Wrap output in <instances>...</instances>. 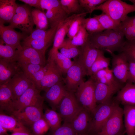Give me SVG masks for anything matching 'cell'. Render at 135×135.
<instances>
[{
	"label": "cell",
	"mask_w": 135,
	"mask_h": 135,
	"mask_svg": "<svg viewBox=\"0 0 135 135\" xmlns=\"http://www.w3.org/2000/svg\"><path fill=\"white\" fill-rule=\"evenodd\" d=\"M124 37L120 29L106 30L89 34L88 41L97 49L110 53L119 52L126 40Z\"/></svg>",
	"instance_id": "1"
},
{
	"label": "cell",
	"mask_w": 135,
	"mask_h": 135,
	"mask_svg": "<svg viewBox=\"0 0 135 135\" xmlns=\"http://www.w3.org/2000/svg\"><path fill=\"white\" fill-rule=\"evenodd\" d=\"M95 10L102 11L116 22L120 23L128 14L135 12V5L120 0H108L96 7Z\"/></svg>",
	"instance_id": "2"
},
{
	"label": "cell",
	"mask_w": 135,
	"mask_h": 135,
	"mask_svg": "<svg viewBox=\"0 0 135 135\" xmlns=\"http://www.w3.org/2000/svg\"><path fill=\"white\" fill-rule=\"evenodd\" d=\"M74 94L80 106L92 114L97 104L94 94V82L91 78L80 85Z\"/></svg>",
	"instance_id": "3"
},
{
	"label": "cell",
	"mask_w": 135,
	"mask_h": 135,
	"mask_svg": "<svg viewBox=\"0 0 135 135\" xmlns=\"http://www.w3.org/2000/svg\"><path fill=\"white\" fill-rule=\"evenodd\" d=\"M32 11L26 5H18L16 13L8 26L13 29L18 28L23 33L30 34L34 25Z\"/></svg>",
	"instance_id": "4"
},
{
	"label": "cell",
	"mask_w": 135,
	"mask_h": 135,
	"mask_svg": "<svg viewBox=\"0 0 135 135\" xmlns=\"http://www.w3.org/2000/svg\"><path fill=\"white\" fill-rule=\"evenodd\" d=\"M119 104L114 98L97 105L92 114L90 132H93L96 134L99 132Z\"/></svg>",
	"instance_id": "5"
},
{
	"label": "cell",
	"mask_w": 135,
	"mask_h": 135,
	"mask_svg": "<svg viewBox=\"0 0 135 135\" xmlns=\"http://www.w3.org/2000/svg\"><path fill=\"white\" fill-rule=\"evenodd\" d=\"M40 92L33 83L24 93L14 101L13 112L20 111L30 106H43L44 99L40 95Z\"/></svg>",
	"instance_id": "6"
},
{
	"label": "cell",
	"mask_w": 135,
	"mask_h": 135,
	"mask_svg": "<svg viewBox=\"0 0 135 135\" xmlns=\"http://www.w3.org/2000/svg\"><path fill=\"white\" fill-rule=\"evenodd\" d=\"M82 108L74 93L68 91L57 108L64 122L70 123Z\"/></svg>",
	"instance_id": "7"
},
{
	"label": "cell",
	"mask_w": 135,
	"mask_h": 135,
	"mask_svg": "<svg viewBox=\"0 0 135 135\" xmlns=\"http://www.w3.org/2000/svg\"><path fill=\"white\" fill-rule=\"evenodd\" d=\"M123 116V109L119 105L115 108L101 130L96 135H117L125 131Z\"/></svg>",
	"instance_id": "8"
},
{
	"label": "cell",
	"mask_w": 135,
	"mask_h": 135,
	"mask_svg": "<svg viewBox=\"0 0 135 135\" xmlns=\"http://www.w3.org/2000/svg\"><path fill=\"white\" fill-rule=\"evenodd\" d=\"M66 74V77L63 79L66 88L68 91L74 93L84 81V77L87 75L86 72L82 65L78 60L74 62Z\"/></svg>",
	"instance_id": "9"
},
{
	"label": "cell",
	"mask_w": 135,
	"mask_h": 135,
	"mask_svg": "<svg viewBox=\"0 0 135 135\" xmlns=\"http://www.w3.org/2000/svg\"><path fill=\"white\" fill-rule=\"evenodd\" d=\"M22 46V49L18 50L16 58L19 64H32L46 66L45 54L30 46Z\"/></svg>",
	"instance_id": "10"
},
{
	"label": "cell",
	"mask_w": 135,
	"mask_h": 135,
	"mask_svg": "<svg viewBox=\"0 0 135 135\" xmlns=\"http://www.w3.org/2000/svg\"><path fill=\"white\" fill-rule=\"evenodd\" d=\"M112 56V70L116 79L124 84L127 82L128 70V61L123 52L116 54L113 52L110 53Z\"/></svg>",
	"instance_id": "11"
},
{
	"label": "cell",
	"mask_w": 135,
	"mask_h": 135,
	"mask_svg": "<svg viewBox=\"0 0 135 135\" xmlns=\"http://www.w3.org/2000/svg\"><path fill=\"white\" fill-rule=\"evenodd\" d=\"M81 13L73 14L60 23L54 37L52 48L49 53L48 59L53 60L56 52L63 43L72 23Z\"/></svg>",
	"instance_id": "12"
},
{
	"label": "cell",
	"mask_w": 135,
	"mask_h": 135,
	"mask_svg": "<svg viewBox=\"0 0 135 135\" xmlns=\"http://www.w3.org/2000/svg\"><path fill=\"white\" fill-rule=\"evenodd\" d=\"M92 119V113L82 108L70 123L78 135H84L90 132Z\"/></svg>",
	"instance_id": "13"
},
{
	"label": "cell",
	"mask_w": 135,
	"mask_h": 135,
	"mask_svg": "<svg viewBox=\"0 0 135 135\" xmlns=\"http://www.w3.org/2000/svg\"><path fill=\"white\" fill-rule=\"evenodd\" d=\"M7 82L12 90L14 101L17 100L33 84L22 70L16 74Z\"/></svg>",
	"instance_id": "14"
},
{
	"label": "cell",
	"mask_w": 135,
	"mask_h": 135,
	"mask_svg": "<svg viewBox=\"0 0 135 135\" xmlns=\"http://www.w3.org/2000/svg\"><path fill=\"white\" fill-rule=\"evenodd\" d=\"M44 114L43 106H32L14 111L11 114L24 126L31 127L34 122L43 117Z\"/></svg>",
	"instance_id": "15"
},
{
	"label": "cell",
	"mask_w": 135,
	"mask_h": 135,
	"mask_svg": "<svg viewBox=\"0 0 135 135\" xmlns=\"http://www.w3.org/2000/svg\"><path fill=\"white\" fill-rule=\"evenodd\" d=\"M46 74L41 81L39 90L46 91L50 88L63 80L62 74L59 70L54 60L48 59L46 65Z\"/></svg>",
	"instance_id": "16"
},
{
	"label": "cell",
	"mask_w": 135,
	"mask_h": 135,
	"mask_svg": "<svg viewBox=\"0 0 135 135\" xmlns=\"http://www.w3.org/2000/svg\"><path fill=\"white\" fill-rule=\"evenodd\" d=\"M26 34L19 32L4 24H0V39L4 43L17 50L22 49V46L20 44V41L26 37Z\"/></svg>",
	"instance_id": "17"
},
{
	"label": "cell",
	"mask_w": 135,
	"mask_h": 135,
	"mask_svg": "<svg viewBox=\"0 0 135 135\" xmlns=\"http://www.w3.org/2000/svg\"><path fill=\"white\" fill-rule=\"evenodd\" d=\"M78 60L84 68L87 74L101 51L96 48L88 41L81 47Z\"/></svg>",
	"instance_id": "18"
},
{
	"label": "cell",
	"mask_w": 135,
	"mask_h": 135,
	"mask_svg": "<svg viewBox=\"0 0 135 135\" xmlns=\"http://www.w3.org/2000/svg\"><path fill=\"white\" fill-rule=\"evenodd\" d=\"M68 91L62 81L60 82L50 88L45 92L44 97L51 106L53 109L57 108Z\"/></svg>",
	"instance_id": "19"
},
{
	"label": "cell",
	"mask_w": 135,
	"mask_h": 135,
	"mask_svg": "<svg viewBox=\"0 0 135 135\" xmlns=\"http://www.w3.org/2000/svg\"><path fill=\"white\" fill-rule=\"evenodd\" d=\"M22 70L16 61L0 59V85L7 82Z\"/></svg>",
	"instance_id": "20"
},
{
	"label": "cell",
	"mask_w": 135,
	"mask_h": 135,
	"mask_svg": "<svg viewBox=\"0 0 135 135\" xmlns=\"http://www.w3.org/2000/svg\"><path fill=\"white\" fill-rule=\"evenodd\" d=\"M94 86L95 98L97 105L112 100L113 95L120 89L97 82H94Z\"/></svg>",
	"instance_id": "21"
},
{
	"label": "cell",
	"mask_w": 135,
	"mask_h": 135,
	"mask_svg": "<svg viewBox=\"0 0 135 135\" xmlns=\"http://www.w3.org/2000/svg\"><path fill=\"white\" fill-rule=\"evenodd\" d=\"M114 99L124 106H135V84L126 82Z\"/></svg>",
	"instance_id": "22"
},
{
	"label": "cell",
	"mask_w": 135,
	"mask_h": 135,
	"mask_svg": "<svg viewBox=\"0 0 135 135\" xmlns=\"http://www.w3.org/2000/svg\"><path fill=\"white\" fill-rule=\"evenodd\" d=\"M95 82H100L108 86L121 89L124 84L115 78L111 69L109 67L100 70L90 76Z\"/></svg>",
	"instance_id": "23"
},
{
	"label": "cell",
	"mask_w": 135,
	"mask_h": 135,
	"mask_svg": "<svg viewBox=\"0 0 135 135\" xmlns=\"http://www.w3.org/2000/svg\"><path fill=\"white\" fill-rule=\"evenodd\" d=\"M18 6L15 0H0V24L10 22Z\"/></svg>",
	"instance_id": "24"
},
{
	"label": "cell",
	"mask_w": 135,
	"mask_h": 135,
	"mask_svg": "<svg viewBox=\"0 0 135 135\" xmlns=\"http://www.w3.org/2000/svg\"><path fill=\"white\" fill-rule=\"evenodd\" d=\"M14 101L12 92L8 82L0 85V110L12 114L14 112Z\"/></svg>",
	"instance_id": "25"
},
{
	"label": "cell",
	"mask_w": 135,
	"mask_h": 135,
	"mask_svg": "<svg viewBox=\"0 0 135 135\" xmlns=\"http://www.w3.org/2000/svg\"><path fill=\"white\" fill-rule=\"evenodd\" d=\"M59 24L56 26L52 32L45 38L40 40H32L22 46L30 47L45 54L47 49L53 42Z\"/></svg>",
	"instance_id": "26"
},
{
	"label": "cell",
	"mask_w": 135,
	"mask_h": 135,
	"mask_svg": "<svg viewBox=\"0 0 135 135\" xmlns=\"http://www.w3.org/2000/svg\"><path fill=\"white\" fill-rule=\"evenodd\" d=\"M124 126L127 135H134L135 132V106H124Z\"/></svg>",
	"instance_id": "27"
},
{
	"label": "cell",
	"mask_w": 135,
	"mask_h": 135,
	"mask_svg": "<svg viewBox=\"0 0 135 135\" xmlns=\"http://www.w3.org/2000/svg\"><path fill=\"white\" fill-rule=\"evenodd\" d=\"M0 125L13 132L28 130L14 116L2 113L0 114Z\"/></svg>",
	"instance_id": "28"
},
{
	"label": "cell",
	"mask_w": 135,
	"mask_h": 135,
	"mask_svg": "<svg viewBox=\"0 0 135 135\" xmlns=\"http://www.w3.org/2000/svg\"><path fill=\"white\" fill-rule=\"evenodd\" d=\"M119 29L127 40H135V16H128L120 23Z\"/></svg>",
	"instance_id": "29"
},
{
	"label": "cell",
	"mask_w": 135,
	"mask_h": 135,
	"mask_svg": "<svg viewBox=\"0 0 135 135\" xmlns=\"http://www.w3.org/2000/svg\"><path fill=\"white\" fill-rule=\"evenodd\" d=\"M43 118L53 131L61 125L62 118L59 113L54 110L46 108L44 114Z\"/></svg>",
	"instance_id": "30"
},
{
	"label": "cell",
	"mask_w": 135,
	"mask_h": 135,
	"mask_svg": "<svg viewBox=\"0 0 135 135\" xmlns=\"http://www.w3.org/2000/svg\"><path fill=\"white\" fill-rule=\"evenodd\" d=\"M110 62V58L106 57L104 55V51L101 50L87 75L91 76L98 71L109 67Z\"/></svg>",
	"instance_id": "31"
},
{
	"label": "cell",
	"mask_w": 135,
	"mask_h": 135,
	"mask_svg": "<svg viewBox=\"0 0 135 135\" xmlns=\"http://www.w3.org/2000/svg\"><path fill=\"white\" fill-rule=\"evenodd\" d=\"M33 21L36 29L46 30L49 26L46 13L42 11L35 8L32 10Z\"/></svg>",
	"instance_id": "32"
},
{
	"label": "cell",
	"mask_w": 135,
	"mask_h": 135,
	"mask_svg": "<svg viewBox=\"0 0 135 135\" xmlns=\"http://www.w3.org/2000/svg\"><path fill=\"white\" fill-rule=\"evenodd\" d=\"M70 40L69 38L65 39L58 49L60 53L70 59L79 56L80 52V49L72 45Z\"/></svg>",
	"instance_id": "33"
},
{
	"label": "cell",
	"mask_w": 135,
	"mask_h": 135,
	"mask_svg": "<svg viewBox=\"0 0 135 135\" xmlns=\"http://www.w3.org/2000/svg\"><path fill=\"white\" fill-rule=\"evenodd\" d=\"M53 60L59 70L62 74L66 73L68 70L74 62L58 51L56 52Z\"/></svg>",
	"instance_id": "34"
},
{
	"label": "cell",
	"mask_w": 135,
	"mask_h": 135,
	"mask_svg": "<svg viewBox=\"0 0 135 135\" xmlns=\"http://www.w3.org/2000/svg\"><path fill=\"white\" fill-rule=\"evenodd\" d=\"M94 16L98 20L104 30L119 29L120 23L116 22L105 13L102 12L100 15H94Z\"/></svg>",
	"instance_id": "35"
},
{
	"label": "cell",
	"mask_w": 135,
	"mask_h": 135,
	"mask_svg": "<svg viewBox=\"0 0 135 135\" xmlns=\"http://www.w3.org/2000/svg\"><path fill=\"white\" fill-rule=\"evenodd\" d=\"M40 4L43 12L45 10H50L66 17H68L63 9L60 0H40Z\"/></svg>",
	"instance_id": "36"
},
{
	"label": "cell",
	"mask_w": 135,
	"mask_h": 135,
	"mask_svg": "<svg viewBox=\"0 0 135 135\" xmlns=\"http://www.w3.org/2000/svg\"><path fill=\"white\" fill-rule=\"evenodd\" d=\"M17 53V50L0 39V59L16 61Z\"/></svg>",
	"instance_id": "37"
},
{
	"label": "cell",
	"mask_w": 135,
	"mask_h": 135,
	"mask_svg": "<svg viewBox=\"0 0 135 135\" xmlns=\"http://www.w3.org/2000/svg\"><path fill=\"white\" fill-rule=\"evenodd\" d=\"M82 25L89 34L104 30L98 20L94 16L92 18H84L83 21Z\"/></svg>",
	"instance_id": "38"
},
{
	"label": "cell",
	"mask_w": 135,
	"mask_h": 135,
	"mask_svg": "<svg viewBox=\"0 0 135 135\" xmlns=\"http://www.w3.org/2000/svg\"><path fill=\"white\" fill-rule=\"evenodd\" d=\"M60 0L63 9L68 15L72 14H78L82 12H81L82 8L80 5L79 0Z\"/></svg>",
	"instance_id": "39"
},
{
	"label": "cell",
	"mask_w": 135,
	"mask_h": 135,
	"mask_svg": "<svg viewBox=\"0 0 135 135\" xmlns=\"http://www.w3.org/2000/svg\"><path fill=\"white\" fill-rule=\"evenodd\" d=\"M89 35V34L82 25L76 34L71 39V44L75 46H82L88 41Z\"/></svg>",
	"instance_id": "40"
},
{
	"label": "cell",
	"mask_w": 135,
	"mask_h": 135,
	"mask_svg": "<svg viewBox=\"0 0 135 135\" xmlns=\"http://www.w3.org/2000/svg\"><path fill=\"white\" fill-rule=\"evenodd\" d=\"M88 13L84 12L76 17L71 24L67 34L68 38L72 39L76 34L82 25L84 19Z\"/></svg>",
	"instance_id": "41"
},
{
	"label": "cell",
	"mask_w": 135,
	"mask_h": 135,
	"mask_svg": "<svg viewBox=\"0 0 135 135\" xmlns=\"http://www.w3.org/2000/svg\"><path fill=\"white\" fill-rule=\"evenodd\" d=\"M55 26L46 30L36 29L33 30L29 36L24 40L23 45L32 40H40L45 38L52 32Z\"/></svg>",
	"instance_id": "42"
},
{
	"label": "cell",
	"mask_w": 135,
	"mask_h": 135,
	"mask_svg": "<svg viewBox=\"0 0 135 135\" xmlns=\"http://www.w3.org/2000/svg\"><path fill=\"white\" fill-rule=\"evenodd\" d=\"M119 52H123L128 60L135 62V40H126Z\"/></svg>",
	"instance_id": "43"
},
{
	"label": "cell",
	"mask_w": 135,
	"mask_h": 135,
	"mask_svg": "<svg viewBox=\"0 0 135 135\" xmlns=\"http://www.w3.org/2000/svg\"><path fill=\"white\" fill-rule=\"evenodd\" d=\"M31 127L33 134L35 135H43L50 128L48 124L43 117L34 122Z\"/></svg>",
	"instance_id": "44"
},
{
	"label": "cell",
	"mask_w": 135,
	"mask_h": 135,
	"mask_svg": "<svg viewBox=\"0 0 135 135\" xmlns=\"http://www.w3.org/2000/svg\"><path fill=\"white\" fill-rule=\"evenodd\" d=\"M106 0H79V2L82 8L88 13L91 14L94 10L96 6L106 1Z\"/></svg>",
	"instance_id": "45"
},
{
	"label": "cell",
	"mask_w": 135,
	"mask_h": 135,
	"mask_svg": "<svg viewBox=\"0 0 135 135\" xmlns=\"http://www.w3.org/2000/svg\"><path fill=\"white\" fill-rule=\"evenodd\" d=\"M19 65L23 71L30 78L45 66L32 64H22Z\"/></svg>",
	"instance_id": "46"
},
{
	"label": "cell",
	"mask_w": 135,
	"mask_h": 135,
	"mask_svg": "<svg viewBox=\"0 0 135 135\" xmlns=\"http://www.w3.org/2000/svg\"><path fill=\"white\" fill-rule=\"evenodd\" d=\"M51 135H78L70 123L64 122Z\"/></svg>",
	"instance_id": "47"
},
{
	"label": "cell",
	"mask_w": 135,
	"mask_h": 135,
	"mask_svg": "<svg viewBox=\"0 0 135 135\" xmlns=\"http://www.w3.org/2000/svg\"><path fill=\"white\" fill-rule=\"evenodd\" d=\"M46 69L45 66L30 78L32 82L38 90L40 82L46 74Z\"/></svg>",
	"instance_id": "48"
},
{
	"label": "cell",
	"mask_w": 135,
	"mask_h": 135,
	"mask_svg": "<svg viewBox=\"0 0 135 135\" xmlns=\"http://www.w3.org/2000/svg\"><path fill=\"white\" fill-rule=\"evenodd\" d=\"M128 61V70L127 82L135 84V62L130 60Z\"/></svg>",
	"instance_id": "49"
},
{
	"label": "cell",
	"mask_w": 135,
	"mask_h": 135,
	"mask_svg": "<svg viewBox=\"0 0 135 135\" xmlns=\"http://www.w3.org/2000/svg\"><path fill=\"white\" fill-rule=\"evenodd\" d=\"M19 1L42 11L40 6V0H19Z\"/></svg>",
	"instance_id": "50"
},
{
	"label": "cell",
	"mask_w": 135,
	"mask_h": 135,
	"mask_svg": "<svg viewBox=\"0 0 135 135\" xmlns=\"http://www.w3.org/2000/svg\"><path fill=\"white\" fill-rule=\"evenodd\" d=\"M9 135H35L31 133L28 130H21L12 132Z\"/></svg>",
	"instance_id": "51"
},
{
	"label": "cell",
	"mask_w": 135,
	"mask_h": 135,
	"mask_svg": "<svg viewBox=\"0 0 135 135\" xmlns=\"http://www.w3.org/2000/svg\"><path fill=\"white\" fill-rule=\"evenodd\" d=\"M8 130L0 125V135H6L8 134Z\"/></svg>",
	"instance_id": "52"
},
{
	"label": "cell",
	"mask_w": 135,
	"mask_h": 135,
	"mask_svg": "<svg viewBox=\"0 0 135 135\" xmlns=\"http://www.w3.org/2000/svg\"><path fill=\"white\" fill-rule=\"evenodd\" d=\"M125 133V131H124L120 133L117 135H124V134Z\"/></svg>",
	"instance_id": "53"
},
{
	"label": "cell",
	"mask_w": 135,
	"mask_h": 135,
	"mask_svg": "<svg viewBox=\"0 0 135 135\" xmlns=\"http://www.w3.org/2000/svg\"><path fill=\"white\" fill-rule=\"evenodd\" d=\"M129 1L133 4L135 5V0H129Z\"/></svg>",
	"instance_id": "54"
},
{
	"label": "cell",
	"mask_w": 135,
	"mask_h": 135,
	"mask_svg": "<svg viewBox=\"0 0 135 135\" xmlns=\"http://www.w3.org/2000/svg\"><path fill=\"white\" fill-rule=\"evenodd\" d=\"M84 135H96L94 134H85Z\"/></svg>",
	"instance_id": "55"
},
{
	"label": "cell",
	"mask_w": 135,
	"mask_h": 135,
	"mask_svg": "<svg viewBox=\"0 0 135 135\" xmlns=\"http://www.w3.org/2000/svg\"><path fill=\"white\" fill-rule=\"evenodd\" d=\"M134 135H135V133H134Z\"/></svg>",
	"instance_id": "56"
}]
</instances>
